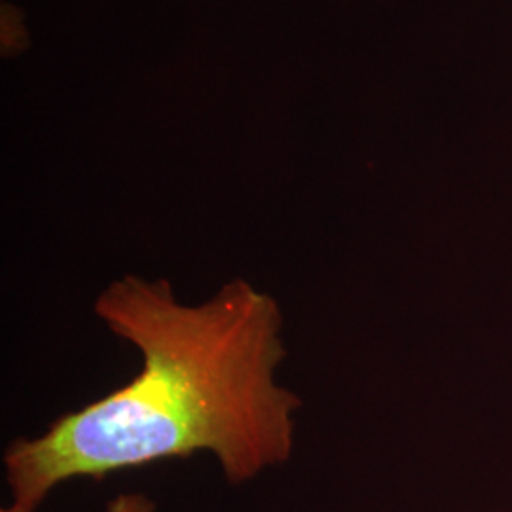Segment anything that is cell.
<instances>
[{
	"mask_svg": "<svg viewBox=\"0 0 512 512\" xmlns=\"http://www.w3.org/2000/svg\"><path fill=\"white\" fill-rule=\"evenodd\" d=\"M95 315L139 351L129 384L69 412L4 452L10 509L35 512L74 478L209 452L238 486L287 463L300 399L277 384L287 357L283 311L272 294L232 279L209 300L184 304L169 281L114 279Z\"/></svg>",
	"mask_w": 512,
	"mask_h": 512,
	"instance_id": "6da1fadb",
	"label": "cell"
},
{
	"mask_svg": "<svg viewBox=\"0 0 512 512\" xmlns=\"http://www.w3.org/2000/svg\"><path fill=\"white\" fill-rule=\"evenodd\" d=\"M0 512H16L14 509H2ZM107 512H156V503L143 494L118 495L109 503Z\"/></svg>",
	"mask_w": 512,
	"mask_h": 512,
	"instance_id": "7a4b0ae2",
	"label": "cell"
}]
</instances>
